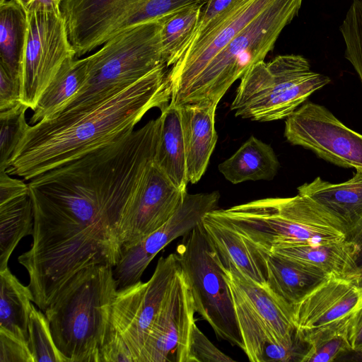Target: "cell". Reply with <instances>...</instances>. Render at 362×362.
<instances>
[{
    "label": "cell",
    "mask_w": 362,
    "mask_h": 362,
    "mask_svg": "<svg viewBox=\"0 0 362 362\" xmlns=\"http://www.w3.org/2000/svg\"><path fill=\"white\" fill-rule=\"evenodd\" d=\"M274 0H235L211 21L168 71L171 100L195 80L210 61Z\"/></svg>",
    "instance_id": "cell-12"
},
{
    "label": "cell",
    "mask_w": 362,
    "mask_h": 362,
    "mask_svg": "<svg viewBox=\"0 0 362 362\" xmlns=\"http://www.w3.org/2000/svg\"><path fill=\"white\" fill-rule=\"evenodd\" d=\"M88 74L87 59H66L40 97L30 124L53 117L79 91Z\"/></svg>",
    "instance_id": "cell-25"
},
{
    "label": "cell",
    "mask_w": 362,
    "mask_h": 362,
    "mask_svg": "<svg viewBox=\"0 0 362 362\" xmlns=\"http://www.w3.org/2000/svg\"><path fill=\"white\" fill-rule=\"evenodd\" d=\"M118 289L113 267L95 265L74 274L44 313L65 362H100Z\"/></svg>",
    "instance_id": "cell-2"
},
{
    "label": "cell",
    "mask_w": 362,
    "mask_h": 362,
    "mask_svg": "<svg viewBox=\"0 0 362 362\" xmlns=\"http://www.w3.org/2000/svg\"><path fill=\"white\" fill-rule=\"evenodd\" d=\"M17 3L22 6V8L26 11L28 8L33 4L34 1L37 0H16ZM54 1L59 4H61L63 0H50Z\"/></svg>",
    "instance_id": "cell-44"
},
{
    "label": "cell",
    "mask_w": 362,
    "mask_h": 362,
    "mask_svg": "<svg viewBox=\"0 0 362 362\" xmlns=\"http://www.w3.org/2000/svg\"><path fill=\"white\" fill-rule=\"evenodd\" d=\"M267 286L291 305H296L328 276L316 269L270 253L267 258Z\"/></svg>",
    "instance_id": "cell-24"
},
{
    "label": "cell",
    "mask_w": 362,
    "mask_h": 362,
    "mask_svg": "<svg viewBox=\"0 0 362 362\" xmlns=\"http://www.w3.org/2000/svg\"><path fill=\"white\" fill-rule=\"evenodd\" d=\"M302 0H274L245 25L170 103L218 104L231 85L254 64L264 61L280 33L297 15Z\"/></svg>",
    "instance_id": "cell-4"
},
{
    "label": "cell",
    "mask_w": 362,
    "mask_h": 362,
    "mask_svg": "<svg viewBox=\"0 0 362 362\" xmlns=\"http://www.w3.org/2000/svg\"><path fill=\"white\" fill-rule=\"evenodd\" d=\"M160 26L161 18L129 28L112 37L100 49L87 57L88 74L84 84L53 117L91 107L157 67L166 66Z\"/></svg>",
    "instance_id": "cell-5"
},
{
    "label": "cell",
    "mask_w": 362,
    "mask_h": 362,
    "mask_svg": "<svg viewBox=\"0 0 362 362\" xmlns=\"http://www.w3.org/2000/svg\"><path fill=\"white\" fill-rule=\"evenodd\" d=\"M28 346L34 362H65L57 349L48 320L42 310L32 306L28 326Z\"/></svg>",
    "instance_id": "cell-32"
},
{
    "label": "cell",
    "mask_w": 362,
    "mask_h": 362,
    "mask_svg": "<svg viewBox=\"0 0 362 362\" xmlns=\"http://www.w3.org/2000/svg\"><path fill=\"white\" fill-rule=\"evenodd\" d=\"M298 194L319 203L345 226L347 235L362 221V170L346 182L331 183L320 177L298 187Z\"/></svg>",
    "instance_id": "cell-20"
},
{
    "label": "cell",
    "mask_w": 362,
    "mask_h": 362,
    "mask_svg": "<svg viewBox=\"0 0 362 362\" xmlns=\"http://www.w3.org/2000/svg\"><path fill=\"white\" fill-rule=\"evenodd\" d=\"M28 193V184L22 180L12 178L6 170H0V204Z\"/></svg>",
    "instance_id": "cell-39"
},
{
    "label": "cell",
    "mask_w": 362,
    "mask_h": 362,
    "mask_svg": "<svg viewBox=\"0 0 362 362\" xmlns=\"http://www.w3.org/2000/svg\"><path fill=\"white\" fill-rule=\"evenodd\" d=\"M211 214L264 251L292 245H319L346 240L344 223L306 196L265 198L215 209Z\"/></svg>",
    "instance_id": "cell-3"
},
{
    "label": "cell",
    "mask_w": 362,
    "mask_h": 362,
    "mask_svg": "<svg viewBox=\"0 0 362 362\" xmlns=\"http://www.w3.org/2000/svg\"><path fill=\"white\" fill-rule=\"evenodd\" d=\"M339 28L345 44V57L362 86V0L353 1Z\"/></svg>",
    "instance_id": "cell-34"
},
{
    "label": "cell",
    "mask_w": 362,
    "mask_h": 362,
    "mask_svg": "<svg viewBox=\"0 0 362 362\" xmlns=\"http://www.w3.org/2000/svg\"><path fill=\"white\" fill-rule=\"evenodd\" d=\"M235 0H208L202 7L199 23L194 34L193 40L201 33V32L211 21L220 15Z\"/></svg>",
    "instance_id": "cell-41"
},
{
    "label": "cell",
    "mask_w": 362,
    "mask_h": 362,
    "mask_svg": "<svg viewBox=\"0 0 362 362\" xmlns=\"http://www.w3.org/2000/svg\"><path fill=\"white\" fill-rule=\"evenodd\" d=\"M230 287L240 332L244 344L243 351L252 362H262L265 349L282 339L257 313L243 295L233 286Z\"/></svg>",
    "instance_id": "cell-28"
},
{
    "label": "cell",
    "mask_w": 362,
    "mask_h": 362,
    "mask_svg": "<svg viewBox=\"0 0 362 362\" xmlns=\"http://www.w3.org/2000/svg\"><path fill=\"white\" fill-rule=\"evenodd\" d=\"M228 284L235 287L255 311L284 340L293 339L298 331L293 318V305L275 293L268 286L252 281L238 268L225 267Z\"/></svg>",
    "instance_id": "cell-19"
},
{
    "label": "cell",
    "mask_w": 362,
    "mask_h": 362,
    "mask_svg": "<svg viewBox=\"0 0 362 362\" xmlns=\"http://www.w3.org/2000/svg\"><path fill=\"white\" fill-rule=\"evenodd\" d=\"M20 82L0 65V111H4L21 103Z\"/></svg>",
    "instance_id": "cell-38"
},
{
    "label": "cell",
    "mask_w": 362,
    "mask_h": 362,
    "mask_svg": "<svg viewBox=\"0 0 362 362\" xmlns=\"http://www.w3.org/2000/svg\"><path fill=\"white\" fill-rule=\"evenodd\" d=\"M0 362H34L28 343L0 329Z\"/></svg>",
    "instance_id": "cell-36"
},
{
    "label": "cell",
    "mask_w": 362,
    "mask_h": 362,
    "mask_svg": "<svg viewBox=\"0 0 362 362\" xmlns=\"http://www.w3.org/2000/svg\"><path fill=\"white\" fill-rule=\"evenodd\" d=\"M180 268L197 313L217 338L244 350L225 267L209 240L202 222L177 246Z\"/></svg>",
    "instance_id": "cell-7"
},
{
    "label": "cell",
    "mask_w": 362,
    "mask_h": 362,
    "mask_svg": "<svg viewBox=\"0 0 362 362\" xmlns=\"http://www.w3.org/2000/svg\"><path fill=\"white\" fill-rule=\"evenodd\" d=\"M167 68L157 67L91 107L29 125L6 172L30 180L127 136L148 111H161L170 103Z\"/></svg>",
    "instance_id": "cell-1"
},
{
    "label": "cell",
    "mask_w": 362,
    "mask_h": 362,
    "mask_svg": "<svg viewBox=\"0 0 362 362\" xmlns=\"http://www.w3.org/2000/svg\"><path fill=\"white\" fill-rule=\"evenodd\" d=\"M284 136L292 145L310 150L336 165L362 170V134L323 105L307 102L297 108L286 119Z\"/></svg>",
    "instance_id": "cell-11"
},
{
    "label": "cell",
    "mask_w": 362,
    "mask_h": 362,
    "mask_svg": "<svg viewBox=\"0 0 362 362\" xmlns=\"http://www.w3.org/2000/svg\"><path fill=\"white\" fill-rule=\"evenodd\" d=\"M195 313L192 293L180 268L151 326L140 362H189Z\"/></svg>",
    "instance_id": "cell-15"
},
{
    "label": "cell",
    "mask_w": 362,
    "mask_h": 362,
    "mask_svg": "<svg viewBox=\"0 0 362 362\" xmlns=\"http://www.w3.org/2000/svg\"><path fill=\"white\" fill-rule=\"evenodd\" d=\"M186 194L153 159L148 162L125 210L122 247L139 242L163 226L182 206Z\"/></svg>",
    "instance_id": "cell-14"
},
{
    "label": "cell",
    "mask_w": 362,
    "mask_h": 362,
    "mask_svg": "<svg viewBox=\"0 0 362 362\" xmlns=\"http://www.w3.org/2000/svg\"><path fill=\"white\" fill-rule=\"evenodd\" d=\"M218 104L201 102L180 106L189 182L205 173L217 142L215 112Z\"/></svg>",
    "instance_id": "cell-18"
},
{
    "label": "cell",
    "mask_w": 362,
    "mask_h": 362,
    "mask_svg": "<svg viewBox=\"0 0 362 362\" xmlns=\"http://www.w3.org/2000/svg\"><path fill=\"white\" fill-rule=\"evenodd\" d=\"M202 224L226 268L235 267L259 284H267V262L270 253L210 212L203 218Z\"/></svg>",
    "instance_id": "cell-17"
},
{
    "label": "cell",
    "mask_w": 362,
    "mask_h": 362,
    "mask_svg": "<svg viewBox=\"0 0 362 362\" xmlns=\"http://www.w3.org/2000/svg\"><path fill=\"white\" fill-rule=\"evenodd\" d=\"M26 32L25 11L16 0H0V65L19 82Z\"/></svg>",
    "instance_id": "cell-27"
},
{
    "label": "cell",
    "mask_w": 362,
    "mask_h": 362,
    "mask_svg": "<svg viewBox=\"0 0 362 362\" xmlns=\"http://www.w3.org/2000/svg\"><path fill=\"white\" fill-rule=\"evenodd\" d=\"M100 362H135L125 341L111 327L100 351Z\"/></svg>",
    "instance_id": "cell-37"
},
{
    "label": "cell",
    "mask_w": 362,
    "mask_h": 362,
    "mask_svg": "<svg viewBox=\"0 0 362 362\" xmlns=\"http://www.w3.org/2000/svg\"><path fill=\"white\" fill-rule=\"evenodd\" d=\"M309 349L302 362H332L352 351L345 328L329 330L305 339Z\"/></svg>",
    "instance_id": "cell-33"
},
{
    "label": "cell",
    "mask_w": 362,
    "mask_h": 362,
    "mask_svg": "<svg viewBox=\"0 0 362 362\" xmlns=\"http://www.w3.org/2000/svg\"><path fill=\"white\" fill-rule=\"evenodd\" d=\"M180 270L176 253L160 257L148 281L118 288L115 293L110 327L125 341L135 362H140L151 326Z\"/></svg>",
    "instance_id": "cell-10"
},
{
    "label": "cell",
    "mask_w": 362,
    "mask_h": 362,
    "mask_svg": "<svg viewBox=\"0 0 362 362\" xmlns=\"http://www.w3.org/2000/svg\"><path fill=\"white\" fill-rule=\"evenodd\" d=\"M337 361H362V350L357 351H352L342 356Z\"/></svg>",
    "instance_id": "cell-43"
},
{
    "label": "cell",
    "mask_w": 362,
    "mask_h": 362,
    "mask_svg": "<svg viewBox=\"0 0 362 362\" xmlns=\"http://www.w3.org/2000/svg\"><path fill=\"white\" fill-rule=\"evenodd\" d=\"M346 240L353 243L356 248V262L359 271L360 283L362 285V221L348 233Z\"/></svg>",
    "instance_id": "cell-42"
},
{
    "label": "cell",
    "mask_w": 362,
    "mask_h": 362,
    "mask_svg": "<svg viewBox=\"0 0 362 362\" xmlns=\"http://www.w3.org/2000/svg\"><path fill=\"white\" fill-rule=\"evenodd\" d=\"M203 6H188L161 18L160 36L167 67L173 66L192 42Z\"/></svg>",
    "instance_id": "cell-30"
},
{
    "label": "cell",
    "mask_w": 362,
    "mask_h": 362,
    "mask_svg": "<svg viewBox=\"0 0 362 362\" xmlns=\"http://www.w3.org/2000/svg\"><path fill=\"white\" fill-rule=\"evenodd\" d=\"M228 361L234 360L214 345L195 323L191 335L189 362Z\"/></svg>",
    "instance_id": "cell-35"
},
{
    "label": "cell",
    "mask_w": 362,
    "mask_h": 362,
    "mask_svg": "<svg viewBox=\"0 0 362 362\" xmlns=\"http://www.w3.org/2000/svg\"><path fill=\"white\" fill-rule=\"evenodd\" d=\"M27 32L21 62V102L31 110L68 59L75 58L60 4L34 1L25 11Z\"/></svg>",
    "instance_id": "cell-9"
},
{
    "label": "cell",
    "mask_w": 362,
    "mask_h": 362,
    "mask_svg": "<svg viewBox=\"0 0 362 362\" xmlns=\"http://www.w3.org/2000/svg\"><path fill=\"white\" fill-rule=\"evenodd\" d=\"M270 253L316 269L328 276L356 280L361 284L356 262V248L347 240L319 245L279 247Z\"/></svg>",
    "instance_id": "cell-21"
},
{
    "label": "cell",
    "mask_w": 362,
    "mask_h": 362,
    "mask_svg": "<svg viewBox=\"0 0 362 362\" xmlns=\"http://www.w3.org/2000/svg\"><path fill=\"white\" fill-rule=\"evenodd\" d=\"M345 332L352 350H362V298L358 308L346 322Z\"/></svg>",
    "instance_id": "cell-40"
},
{
    "label": "cell",
    "mask_w": 362,
    "mask_h": 362,
    "mask_svg": "<svg viewBox=\"0 0 362 362\" xmlns=\"http://www.w3.org/2000/svg\"><path fill=\"white\" fill-rule=\"evenodd\" d=\"M199 0H63L60 9L76 56H82L115 35L158 20Z\"/></svg>",
    "instance_id": "cell-8"
},
{
    "label": "cell",
    "mask_w": 362,
    "mask_h": 362,
    "mask_svg": "<svg viewBox=\"0 0 362 362\" xmlns=\"http://www.w3.org/2000/svg\"><path fill=\"white\" fill-rule=\"evenodd\" d=\"M279 167L272 147L252 136L218 168L228 181L238 184L248 180H272Z\"/></svg>",
    "instance_id": "cell-23"
},
{
    "label": "cell",
    "mask_w": 362,
    "mask_h": 362,
    "mask_svg": "<svg viewBox=\"0 0 362 362\" xmlns=\"http://www.w3.org/2000/svg\"><path fill=\"white\" fill-rule=\"evenodd\" d=\"M28 107L23 103L0 111V170H6L10 159L29 124L25 119Z\"/></svg>",
    "instance_id": "cell-31"
},
{
    "label": "cell",
    "mask_w": 362,
    "mask_h": 362,
    "mask_svg": "<svg viewBox=\"0 0 362 362\" xmlns=\"http://www.w3.org/2000/svg\"><path fill=\"white\" fill-rule=\"evenodd\" d=\"M33 208L28 194L0 204V271L8 267L21 240L32 235Z\"/></svg>",
    "instance_id": "cell-29"
},
{
    "label": "cell",
    "mask_w": 362,
    "mask_h": 362,
    "mask_svg": "<svg viewBox=\"0 0 362 362\" xmlns=\"http://www.w3.org/2000/svg\"><path fill=\"white\" fill-rule=\"evenodd\" d=\"M160 127L153 161L178 188L189 183L180 106L169 103L158 117Z\"/></svg>",
    "instance_id": "cell-22"
},
{
    "label": "cell",
    "mask_w": 362,
    "mask_h": 362,
    "mask_svg": "<svg viewBox=\"0 0 362 362\" xmlns=\"http://www.w3.org/2000/svg\"><path fill=\"white\" fill-rule=\"evenodd\" d=\"M0 329L28 343L33 306L31 291L8 267L0 271Z\"/></svg>",
    "instance_id": "cell-26"
},
{
    "label": "cell",
    "mask_w": 362,
    "mask_h": 362,
    "mask_svg": "<svg viewBox=\"0 0 362 362\" xmlns=\"http://www.w3.org/2000/svg\"><path fill=\"white\" fill-rule=\"evenodd\" d=\"M361 298L362 285L357 281L329 276L293 305L296 329L305 341L323 332L343 329Z\"/></svg>",
    "instance_id": "cell-16"
},
{
    "label": "cell",
    "mask_w": 362,
    "mask_h": 362,
    "mask_svg": "<svg viewBox=\"0 0 362 362\" xmlns=\"http://www.w3.org/2000/svg\"><path fill=\"white\" fill-rule=\"evenodd\" d=\"M330 78L313 71L300 55H279L261 61L242 76L230 110L236 117L258 122L287 118Z\"/></svg>",
    "instance_id": "cell-6"
},
{
    "label": "cell",
    "mask_w": 362,
    "mask_h": 362,
    "mask_svg": "<svg viewBox=\"0 0 362 362\" xmlns=\"http://www.w3.org/2000/svg\"><path fill=\"white\" fill-rule=\"evenodd\" d=\"M219 193L189 194L182 206L163 226L139 242L122 247V256L113 267L118 288L139 281L150 262L166 245L184 236L199 224L208 213L217 209Z\"/></svg>",
    "instance_id": "cell-13"
}]
</instances>
